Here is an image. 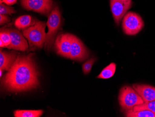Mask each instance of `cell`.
Segmentation results:
<instances>
[{"label":"cell","instance_id":"obj_3","mask_svg":"<svg viewBox=\"0 0 155 117\" xmlns=\"http://www.w3.org/2000/svg\"><path fill=\"white\" fill-rule=\"evenodd\" d=\"M47 25L48 31L46 36L44 48L49 50L54 44L56 34L61 25V13L57 6L54 7L49 15Z\"/></svg>","mask_w":155,"mask_h":117},{"label":"cell","instance_id":"obj_4","mask_svg":"<svg viewBox=\"0 0 155 117\" xmlns=\"http://www.w3.org/2000/svg\"><path fill=\"white\" fill-rule=\"evenodd\" d=\"M118 99L122 110L124 112L144 103L142 98L133 87L127 85L120 89Z\"/></svg>","mask_w":155,"mask_h":117},{"label":"cell","instance_id":"obj_21","mask_svg":"<svg viewBox=\"0 0 155 117\" xmlns=\"http://www.w3.org/2000/svg\"><path fill=\"white\" fill-rule=\"evenodd\" d=\"M10 18L4 15H0V24L3 25L10 21Z\"/></svg>","mask_w":155,"mask_h":117},{"label":"cell","instance_id":"obj_9","mask_svg":"<svg viewBox=\"0 0 155 117\" xmlns=\"http://www.w3.org/2000/svg\"><path fill=\"white\" fill-rule=\"evenodd\" d=\"M71 45V34L61 33L55 40L54 48L57 54L69 58Z\"/></svg>","mask_w":155,"mask_h":117},{"label":"cell","instance_id":"obj_25","mask_svg":"<svg viewBox=\"0 0 155 117\" xmlns=\"http://www.w3.org/2000/svg\"></svg>","mask_w":155,"mask_h":117},{"label":"cell","instance_id":"obj_23","mask_svg":"<svg viewBox=\"0 0 155 117\" xmlns=\"http://www.w3.org/2000/svg\"><path fill=\"white\" fill-rule=\"evenodd\" d=\"M0 47H4V44H3V42H2L1 40H0Z\"/></svg>","mask_w":155,"mask_h":117},{"label":"cell","instance_id":"obj_20","mask_svg":"<svg viewBox=\"0 0 155 117\" xmlns=\"http://www.w3.org/2000/svg\"><path fill=\"white\" fill-rule=\"evenodd\" d=\"M16 13L14 8L6 6L3 3H1L0 5V15H11Z\"/></svg>","mask_w":155,"mask_h":117},{"label":"cell","instance_id":"obj_22","mask_svg":"<svg viewBox=\"0 0 155 117\" xmlns=\"http://www.w3.org/2000/svg\"><path fill=\"white\" fill-rule=\"evenodd\" d=\"M17 0H1V3H5L8 5H12L17 2Z\"/></svg>","mask_w":155,"mask_h":117},{"label":"cell","instance_id":"obj_6","mask_svg":"<svg viewBox=\"0 0 155 117\" xmlns=\"http://www.w3.org/2000/svg\"><path fill=\"white\" fill-rule=\"evenodd\" d=\"M21 2L24 9L44 15H49L53 9L52 0H21Z\"/></svg>","mask_w":155,"mask_h":117},{"label":"cell","instance_id":"obj_11","mask_svg":"<svg viewBox=\"0 0 155 117\" xmlns=\"http://www.w3.org/2000/svg\"><path fill=\"white\" fill-rule=\"evenodd\" d=\"M132 87L141 97L144 102L155 100V87L148 84H135Z\"/></svg>","mask_w":155,"mask_h":117},{"label":"cell","instance_id":"obj_16","mask_svg":"<svg viewBox=\"0 0 155 117\" xmlns=\"http://www.w3.org/2000/svg\"><path fill=\"white\" fill-rule=\"evenodd\" d=\"M125 116L127 117H155V113L149 110L133 111L130 109L125 112Z\"/></svg>","mask_w":155,"mask_h":117},{"label":"cell","instance_id":"obj_2","mask_svg":"<svg viewBox=\"0 0 155 117\" xmlns=\"http://www.w3.org/2000/svg\"><path fill=\"white\" fill-rule=\"evenodd\" d=\"M46 23L37 21L28 28L22 31L23 35L29 43V49L34 51L41 49L46 42L47 34L45 32Z\"/></svg>","mask_w":155,"mask_h":117},{"label":"cell","instance_id":"obj_8","mask_svg":"<svg viewBox=\"0 0 155 117\" xmlns=\"http://www.w3.org/2000/svg\"><path fill=\"white\" fill-rule=\"evenodd\" d=\"M132 5V0H110V9L117 25H119L122 18Z\"/></svg>","mask_w":155,"mask_h":117},{"label":"cell","instance_id":"obj_12","mask_svg":"<svg viewBox=\"0 0 155 117\" xmlns=\"http://www.w3.org/2000/svg\"><path fill=\"white\" fill-rule=\"evenodd\" d=\"M17 57L16 52L14 51H0V69L8 71L15 61Z\"/></svg>","mask_w":155,"mask_h":117},{"label":"cell","instance_id":"obj_17","mask_svg":"<svg viewBox=\"0 0 155 117\" xmlns=\"http://www.w3.org/2000/svg\"><path fill=\"white\" fill-rule=\"evenodd\" d=\"M131 110L133 111H138L141 110H149L155 113V100L144 102L142 104L136 105Z\"/></svg>","mask_w":155,"mask_h":117},{"label":"cell","instance_id":"obj_13","mask_svg":"<svg viewBox=\"0 0 155 117\" xmlns=\"http://www.w3.org/2000/svg\"><path fill=\"white\" fill-rule=\"evenodd\" d=\"M32 18L30 15H24L16 19L15 25L20 30H24L32 25Z\"/></svg>","mask_w":155,"mask_h":117},{"label":"cell","instance_id":"obj_14","mask_svg":"<svg viewBox=\"0 0 155 117\" xmlns=\"http://www.w3.org/2000/svg\"><path fill=\"white\" fill-rule=\"evenodd\" d=\"M43 110H17L14 112L15 117H40L43 114Z\"/></svg>","mask_w":155,"mask_h":117},{"label":"cell","instance_id":"obj_18","mask_svg":"<svg viewBox=\"0 0 155 117\" xmlns=\"http://www.w3.org/2000/svg\"><path fill=\"white\" fill-rule=\"evenodd\" d=\"M0 40L2 41L5 47H8L11 43V37L9 33L6 29H1L0 33Z\"/></svg>","mask_w":155,"mask_h":117},{"label":"cell","instance_id":"obj_15","mask_svg":"<svg viewBox=\"0 0 155 117\" xmlns=\"http://www.w3.org/2000/svg\"><path fill=\"white\" fill-rule=\"evenodd\" d=\"M116 69V64L114 63H110L109 65L105 67L102 71L101 73L97 76V78L101 79H108L112 77L115 73Z\"/></svg>","mask_w":155,"mask_h":117},{"label":"cell","instance_id":"obj_24","mask_svg":"<svg viewBox=\"0 0 155 117\" xmlns=\"http://www.w3.org/2000/svg\"><path fill=\"white\" fill-rule=\"evenodd\" d=\"M3 70H2L0 69V77H2V72H3Z\"/></svg>","mask_w":155,"mask_h":117},{"label":"cell","instance_id":"obj_5","mask_svg":"<svg viewBox=\"0 0 155 117\" xmlns=\"http://www.w3.org/2000/svg\"><path fill=\"white\" fill-rule=\"evenodd\" d=\"M144 27L142 18L138 14L128 12L124 16L122 28L126 35L134 36L139 33Z\"/></svg>","mask_w":155,"mask_h":117},{"label":"cell","instance_id":"obj_10","mask_svg":"<svg viewBox=\"0 0 155 117\" xmlns=\"http://www.w3.org/2000/svg\"><path fill=\"white\" fill-rule=\"evenodd\" d=\"M11 37V42L7 47L8 49H13L19 51H25L28 49V45L27 40L21 33L15 29H6Z\"/></svg>","mask_w":155,"mask_h":117},{"label":"cell","instance_id":"obj_7","mask_svg":"<svg viewBox=\"0 0 155 117\" xmlns=\"http://www.w3.org/2000/svg\"><path fill=\"white\" fill-rule=\"evenodd\" d=\"M89 53L81 41L71 34V45L69 58L82 62L89 57Z\"/></svg>","mask_w":155,"mask_h":117},{"label":"cell","instance_id":"obj_1","mask_svg":"<svg viewBox=\"0 0 155 117\" xmlns=\"http://www.w3.org/2000/svg\"><path fill=\"white\" fill-rule=\"evenodd\" d=\"M39 76L33 54L19 55L3 77L2 84L9 92H24L39 86Z\"/></svg>","mask_w":155,"mask_h":117},{"label":"cell","instance_id":"obj_19","mask_svg":"<svg viewBox=\"0 0 155 117\" xmlns=\"http://www.w3.org/2000/svg\"><path fill=\"white\" fill-rule=\"evenodd\" d=\"M96 61V58L91 57L83 64L82 71L84 74L87 75L90 72L92 66L94 65Z\"/></svg>","mask_w":155,"mask_h":117}]
</instances>
